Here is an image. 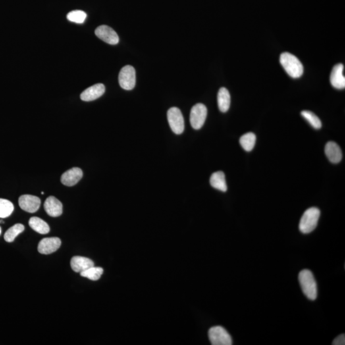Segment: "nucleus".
Here are the masks:
<instances>
[{
	"label": "nucleus",
	"mask_w": 345,
	"mask_h": 345,
	"mask_svg": "<svg viewBox=\"0 0 345 345\" xmlns=\"http://www.w3.org/2000/svg\"><path fill=\"white\" fill-rule=\"evenodd\" d=\"M299 280L305 297L310 301L316 300L318 296L317 284L312 272L309 270H302L299 274Z\"/></svg>",
	"instance_id": "f257e3e1"
},
{
	"label": "nucleus",
	"mask_w": 345,
	"mask_h": 345,
	"mask_svg": "<svg viewBox=\"0 0 345 345\" xmlns=\"http://www.w3.org/2000/svg\"><path fill=\"white\" fill-rule=\"evenodd\" d=\"M280 63L289 76L292 78L296 79L302 76L304 72L302 64L300 60L292 54L287 52L282 53L280 56Z\"/></svg>",
	"instance_id": "f03ea898"
},
{
	"label": "nucleus",
	"mask_w": 345,
	"mask_h": 345,
	"mask_svg": "<svg viewBox=\"0 0 345 345\" xmlns=\"http://www.w3.org/2000/svg\"><path fill=\"white\" fill-rule=\"evenodd\" d=\"M321 211L316 207H311L306 210L301 217L299 223V230L304 234L312 232L317 228Z\"/></svg>",
	"instance_id": "7ed1b4c3"
},
{
	"label": "nucleus",
	"mask_w": 345,
	"mask_h": 345,
	"mask_svg": "<svg viewBox=\"0 0 345 345\" xmlns=\"http://www.w3.org/2000/svg\"><path fill=\"white\" fill-rule=\"evenodd\" d=\"M120 86L126 90H131L136 85V70L131 65L124 66L118 76Z\"/></svg>",
	"instance_id": "20e7f679"
},
{
	"label": "nucleus",
	"mask_w": 345,
	"mask_h": 345,
	"mask_svg": "<svg viewBox=\"0 0 345 345\" xmlns=\"http://www.w3.org/2000/svg\"><path fill=\"white\" fill-rule=\"evenodd\" d=\"M167 117L172 131L176 134H182L184 131V120L180 110L176 107L170 108Z\"/></svg>",
	"instance_id": "39448f33"
},
{
	"label": "nucleus",
	"mask_w": 345,
	"mask_h": 345,
	"mask_svg": "<svg viewBox=\"0 0 345 345\" xmlns=\"http://www.w3.org/2000/svg\"><path fill=\"white\" fill-rule=\"evenodd\" d=\"M209 338L213 345H232V339L227 330L221 326L210 329Z\"/></svg>",
	"instance_id": "423d86ee"
},
{
	"label": "nucleus",
	"mask_w": 345,
	"mask_h": 345,
	"mask_svg": "<svg viewBox=\"0 0 345 345\" xmlns=\"http://www.w3.org/2000/svg\"><path fill=\"white\" fill-rule=\"evenodd\" d=\"M207 116V109L204 105L199 103L194 105L190 113V123L192 128L196 130L202 128Z\"/></svg>",
	"instance_id": "0eeeda50"
},
{
	"label": "nucleus",
	"mask_w": 345,
	"mask_h": 345,
	"mask_svg": "<svg viewBox=\"0 0 345 345\" xmlns=\"http://www.w3.org/2000/svg\"><path fill=\"white\" fill-rule=\"evenodd\" d=\"M95 33L100 39L109 44L116 45L119 42V37L117 33L113 28L107 25L99 26L95 30Z\"/></svg>",
	"instance_id": "6e6552de"
},
{
	"label": "nucleus",
	"mask_w": 345,
	"mask_h": 345,
	"mask_svg": "<svg viewBox=\"0 0 345 345\" xmlns=\"http://www.w3.org/2000/svg\"><path fill=\"white\" fill-rule=\"evenodd\" d=\"M41 199L33 195L25 194L19 198V205L21 209L29 213H35L41 206Z\"/></svg>",
	"instance_id": "1a4fd4ad"
},
{
	"label": "nucleus",
	"mask_w": 345,
	"mask_h": 345,
	"mask_svg": "<svg viewBox=\"0 0 345 345\" xmlns=\"http://www.w3.org/2000/svg\"><path fill=\"white\" fill-rule=\"evenodd\" d=\"M61 244V240L58 237L43 238L39 243L38 251L41 254L50 255L57 251Z\"/></svg>",
	"instance_id": "9d476101"
},
{
	"label": "nucleus",
	"mask_w": 345,
	"mask_h": 345,
	"mask_svg": "<svg viewBox=\"0 0 345 345\" xmlns=\"http://www.w3.org/2000/svg\"><path fill=\"white\" fill-rule=\"evenodd\" d=\"M344 71V65L342 64H338L334 66L330 74V81L332 86L339 90L345 88Z\"/></svg>",
	"instance_id": "9b49d317"
},
{
	"label": "nucleus",
	"mask_w": 345,
	"mask_h": 345,
	"mask_svg": "<svg viewBox=\"0 0 345 345\" xmlns=\"http://www.w3.org/2000/svg\"><path fill=\"white\" fill-rule=\"evenodd\" d=\"M105 92V86L103 84L99 83L93 85L83 91L81 94V99L83 101L89 102L99 99Z\"/></svg>",
	"instance_id": "f8f14e48"
},
{
	"label": "nucleus",
	"mask_w": 345,
	"mask_h": 345,
	"mask_svg": "<svg viewBox=\"0 0 345 345\" xmlns=\"http://www.w3.org/2000/svg\"><path fill=\"white\" fill-rule=\"evenodd\" d=\"M43 207L47 214L51 217H58L63 213V205L61 201L54 196L47 197Z\"/></svg>",
	"instance_id": "ddd939ff"
},
{
	"label": "nucleus",
	"mask_w": 345,
	"mask_h": 345,
	"mask_svg": "<svg viewBox=\"0 0 345 345\" xmlns=\"http://www.w3.org/2000/svg\"><path fill=\"white\" fill-rule=\"evenodd\" d=\"M83 177L82 170L79 168H72L62 175L61 182L64 186H74Z\"/></svg>",
	"instance_id": "4468645a"
},
{
	"label": "nucleus",
	"mask_w": 345,
	"mask_h": 345,
	"mask_svg": "<svg viewBox=\"0 0 345 345\" xmlns=\"http://www.w3.org/2000/svg\"><path fill=\"white\" fill-rule=\"evenodd\" d=\"M325 153L329 161L332 163H340L342 159V151L337 143L329 141L325 145Z\"/></svg>",
	"instance_id": "2eb2a0df"
},
{
	"label": "nucleus",
	"mask_w": 345,
	"mask_h": 345,
	"mask_svg": "<svg viewBox=\"0 0 345 345\" xmlns=\"http://www.w3.org/2000/svg\"><path fill=\"white\" fill-rule=\"evenodd\" d=\"M70 266L74 272L80 273L86 269L94 266V263L91 259L80 256L74 257L70 260Z\"/></svg>",
	"instance_id": "dca6fc26"
},
{
	"label": "nucleus",
	"mask_w": 345,
	"mask_h": 345,
	"mask_svg": "<svg viewBox=\"0 0 345 345\" xmlns=\"http://www.w3.org/2000/svg\"><path fill=\"white\" fill-rule=\"evenodd\" d=\"M211 186L213 188L226 192L227 191V185H226L225 175L222 172H214L211 176L210 179Z\"/></svg>",
	"instance_id": "f3484780"
},
{
	"label": "nucleus",
	"mask_w": 345,
	"mask_h": 345,
	"mask_svg": "<svg viewBox=\"0 0 345 345\" xmlns=\"http://www.w3.org/2000/svg\"><path fill=\"white\" fill-rule=\"evenodd\" d=\"M218 107L222 113L227 112L231 103V97L229 91L226 88L219 89L217 95Z\"/></svg>",
	"instance_id": "a211bd4d"
},
{
	"label": "nucleus",
	"mask_w": 345,
	"mask_h": 345,
	"mask_svg": "<svg viewBox=\"0 0 345 345\" xmlns=\"http://www.w3.org/2000/svg\"><path fill=\"white\" fill-rule=\"evenodd\" d=\"M29 225L35 232L42 235L48 234L50 232L48 224L39 217L30 218V221H29Z\"/></svg>",
	"instance_id": "6ab92c4d"
},
{
	"label": "nucleus",
	"mask_w": 345,
	"mask_h": 345,
	"mask_svg": "<svg viewBox=\"0 0 345 345\" xmlns=\"http://www.w3.org/2000/svg\"><path fill=\"white\" fill-rule=\"evenodd\" d=\"M257 137L254 133L248 132L243 135L240 139V144L247 151H251L254 149Z\"/></svg>",
	"instance_id": "aec40b11"
},
{
	"label": "nucleus",
	"mask_w": 345,
	"mask_h": 345,
	"mask_svg": "<svg viewBox=\"0 0 345 345\" xmlns=\"http://www.w3.org/2000/svg\"><path fill=\"white\" fill-rule=\"evenodd\" d=\"M24 230V226L22 224H16L15 225L10 228L4 235V239L6 242H14L15 238L20 235L23 232Z\"/></svg>",
	"instance_id": "412c9836"
},
{
	"label": "nucleus",
	"mask_w": 345,
	"mask_h": 345,
	"mask_svg": "<svg viewBox=\"0 0 345 345\" xmlns=\"http://www.w3.org/2000/svg\"><path fill=\"white\" fill-rule=\"evenodd\" d=\"M103 272V269L101 267H95L93 266L86 269V271L80 272V275L83 278H88L91 280H97L101 278Z\"/></svg>",
	"instance_id": "4be33fe9"
},
{
	"label": "nucleus",
	"mask_w": 345,
	"mask_h": 345,
	"mask_svg": "<svg viewBox=\"0 0 345 345\" xmlns=\"http://www.w3.org/2000/svg\"><path fill=\"white\" fill-rule=\"evenodd\" d=\"M301 115L315 129H320L322 128L321 120L313 112L302 111L301 112Z\"/></svg>",
	"instance_id": "5701e85b"
},
{
	"label": "nucleus",
	"mask_w": 345,
	"mask_h": 345,
	"mask_svg": "<svg viewBox=\"0 0 345 345\" xmlns=\"http://www.w3.org/2000/svg\"><path fill=\"white\" fill-rule=\"evenodd\" d=\"M13 203L7 199L0 198V218L9 217L13 213Z\"/></svg>",
	"instance_id": "b1692460"
},
{
	"label": "nucleus",
	"mask_w": 345,
	"mask_h": 345,
	"mask_svg": "<svg viewBox=\"0 0 345 345\" xmlns=\"http://www.w3.org/2000/svg\"><path fill=\"white\" fill-rule=\"evenodd\" d=\"M86 14L82 10H73L67 14L66 18L70 22L82 24L86 20Z\"/></svg>",
	"instance_id": "393cba45"
},
{
	"label": "nucleus",
	"mask_w": 345,
	"mask_h": 345,
	"mask_svg": "<svg viewBox=\"0 0 345 345\" xmlns=\"http://www.w3.org/2000/svg\"><path fill=\"white\" fill-rule=\"evenodd\" d=\"M332 345H345V335L344 334H341V335L338 336L334 339L333 342H332Z\"/></svg>",
	"instance_id": "a878e982"
},
{
	"label": "nucleus",
	"mask_w": 345,
	"mask_h": 345,
	"mask_svg": "<svg viewBox=\"0 0 345 345\" xmlns=\"http://www.w3.org/2000/svg\"><path fill=\"white\" fill-rule=\"evenodd\" d=\"M1 234V228L0 227V235Z\"/></svg>",
	"instance_id": "bb28decb"
}]
</instances>
